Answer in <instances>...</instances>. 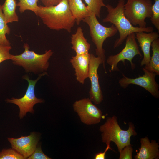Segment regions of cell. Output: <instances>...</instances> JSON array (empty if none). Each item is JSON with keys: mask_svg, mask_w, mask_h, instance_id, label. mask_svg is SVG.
<instances>
[{"mask_svg": "<svg viewBox=\"0 0 159 159\" xmlns=\"http://www.w3.org/2000/svg\"><path fill=\"white\" fill-rule=\"evenodd\" d=\"M35 14L45 25L53 30L64 29L70 33L76 23L69 9L68 0H62L52 6L39 5Z\"/></svg>", "mask_w": 159, "mask_h": 159, "instance_id": "1", "label": "cell"}, {"mask_svg": "<svg viewBox=\"0 0 159 159\" xmlns=\"http://www.w3.org/2000/svg\"><path fill=\"white\" fill-rule=\"evenodd\" d=\"M125 4L124 0H119L115 7L109 4L105 6L108 14L102 19V22L112 24L117 28L119 34V37L114 43V49L121 45L127 36L132 33L140 32L148 33L154 30L153 28L151 26L142 28L133 26L124 15Z\"/></svg>", "mask_w": 159, "mask_h": 159, "instance_id": "2", "label": "cell"}, {"mask_svg": "<svg viewBox=\"0 0 159 159\" xmlns=\"http://www.w3.org/2000/svg\"><path fill=\"white\" fill-rule=\"evenodd\" d=\"M128 125V129L123 130L119 125L116 116L107 117L105 123L99 127L102 142L106 145L110 144L111 141L113 142L120 152L125 147L131 145V137L137 135L133 124L129 122Z\"/></svg>", "mask_w": 159, "mask_h": 159, "instance_id": "3", "label": "cell"}, {"mask_svg": "<svg viewBox=\"0 0 159 159\" xmlns=\"http://www.w3.org/2000/svg\"><path fill=\"white\" fill-rule=\"evenodd\" d=\"M24 50L18 55H11L13 63L21 66L27 73L32 72L39 75L46 72L49 68V60L53 54L51 50H46L44 54H38L34 51L29 50L27 43L23 46Z\"/></svg>", "mask_w": 159, "mask_h": 159, "instance_id": "4", "label": "cell"}, {"mask_svg": "<svg viewBox=\"0 0 159 159\" xmlns=\"http://www.w3.org/2000/svg\"><path fill=\"white\" fill-rule=\"evenodd\" d=\"M97 17L94 13L91 11L89 15L82 21L89 27L90 36L96 47V54L102 60L103 68L106 72L105 64V52L103 47V43L107 38L115 35L118 30L113 24L109 27L103 26L99 22Z\"/></svg>", "mask_w": 159, "mask_h": 159, "instance_id": "5", "label": "cell"}, {"mask_svg": "<svg viewBox=\"0 0 159 159\" xmlns=\"http://www.w3.org/2000/svg\"><path fill=\"white\" fill-rule=\"evenodd\" d=\"M151 0H127L124 6L125 17L134 26L146 27L145 20L152 15Z\"/></svg>", "mask_w": 159, "mask_h": 159, "instance_id": "6", "label": "cell"}, {"mask_svg": "<svg viewBox=\"0 0 159 159\" xmlns=\"http://www.w3.org/2000/svg\"><path fill=\"white\" fill-rule=\"evenodd\" d=\"M46 72L39 75L38 78L34 80L30 79L27 75L22 77L23 79L26 80L28 82V88L24 95L20 98L11 99H6L5 101L7 103H11L17 105L19 109V117L22 118L26 113L30 112L33 113L34 111L33 109L34 105L36 104L42 103L44 100L41 99L37 98L35 94V87L37 81L42 76L47 74Z\"/></svg>", "mask_w": 159, "mask_h": 159, "instance_id": "7", "label": "cell"}, {"mask_svg": "<svg viewBox=\"0 0 159 159\" xmlns=\"http://www.w3.org/2000/svg\"><path fill=\"white\" fill-rule=\"evenodd\" d=\"M126 39L125 46L123 49L117 54L109 56L107 59L106 62L110 66L111 71H119L117 67L118 64L120 61L124 63L125 60L130 62L132 69L133 70L135 67L132 62L134 57L137 55L141 58L142 57L136 42L135 33L130 34Z\"/></svg>", "mask_w": 159, "mask_h": 159, "instance_id": "8", "label": "cell"}, {"mask_svg": "<svg viewBox=\"0 0 159 159\" xmlns=\"http://www.w3.org/2000/svg\"><path fill=\"white\" fill-rule=\"evenodd\" d=\"M74 111L80 117L81 122L87 125L99 123L102 118L101 110L93 104L89 98L76 101L73 105Z\"/></svg>", "mask_w": 159, "mask_h": 159, "instance_id": "9", "label": "cell"}, {"mask_svg": "<svg viewBox=\"0 0 159 159\" xmlns=\"http://www.w3.org/2000/svg\"><path fill=\"white\" fill-rule=\"evenodd\" d=\"M143 70L144 74L135 78H128L123 75V77L119 81L120 85L124 89L131 84L139 85L149 92L154 97L158 99L159 86L155 80L156 74L144 68H143Z\"/></svg>", "mask_w": 159, "mask_h": 159, "instance_id": "10", "label": "cell"}, {"mask_svg": "<svg viewBox=\"0 0 159 159\" xmlns=\"http://www.w3.org/2000/svg\"><path fill=\"white\" fill-rule=\"evenodd\" d=\"M102 64L101 59L90 54L88 78L90 81L91 87L89 92L90 99L95 104H99L103 100V97L100 85L97 70L100 65Z\"/></svg>", "mask_w": 159, "mask_h": 159, "instance_id": "11", "label": "cell"}, {"mask_svg": "<svg viewBox=\"0 0 159 159\" xmlns=\"http://www.w3.org/2000/svg\"><path fill=\"white\" fill-rule=\"evenodd\" d=\"M7 139L12 148L26 159L35 150L39 138V135L33 132L28 136H21L17 138H8Z\"/></svg>", "mask_w": 159, "mask_h": 159, "instance_id": "12", "label": "cell"}, {"mask_svg": "<svg viewBox=\"0 0 159 159\" xmlns=\"http://www.w3.org/2000/svg\"><path fill=\"white\" fill-rule=\"evenodd\" d=\"M90 54L76 55L70 59V62L74 69L77 80L84 84L88 78Z\"/></svg>", "mask_w": 159, "mask_h": 159, "instance_id": "13", "label": "cell"}, {"mask_svg": "<svg viewBox=\"0 0 159 159\" xmlns=\"http://www.w3.org/2000/svg\"><path fill=\"white\" fill-rule=\"evenodd\" d=\"M135 37L143 54V58L141 62V66L146 65L149 63L150 58V48L152 42L158 38V32L146 33L144 32L135 33Z\"/></svg>", "mask_w": 159, "mask_h": 159, "instance_id": "14", "label": "cell"}, {"mask_svg": "<svg viewBox=\"0 0 159 159\" xmlns=\"http://www.w3.org/2000/svg\"><path fill=\"white\" fill-rule=\"evenodd\" d=\"M140 147L138 153L134 156L135 159H158L159 158V145L154 140L150 142L147 136L140 139Z\"/></svg>", "mask_w": 159, "mask_h": 159, "instance_id": "15", "label": "cell"}, {"mask_svg": "<svg viewBox=\"0 0 159 159\" xmlns=\"http://www.w3.org/2000/svg\"><path fill=\"white\" fill-rule=\"evenodd\" d=\"M71 43L72 48L76 55L89 53L90 44L85 37L81 27H78L75 33L72 35Z\"/></svg>", "mask_w": 159, "mask_h": 159, "instance_id": "16", "label": "cell"}, {"mask_svg": "<svg viewBox=\"0 0 159 159\" xmlns=\"http://www.w3.org/2000/svg\"><path fill=\"white\" fill-rule=\"evenodd\" d=\"M69 9L77 25L89 16L91 11L82 0H68Z\"/></svg>", "mask_w": 159, "mask_h": 159, "instance_id": "17", "label": "cell"}, {"mask_svg": "<svg viewBox=\"0 0 159 159\" xmlns=\"http://www.w3.org/2000/svg\"><path fill=\"white\" fill-rule=\"evenodd\" d=\"M17 6L16 0H5L2 5L3 14L7 24L18 21L19 17L16 12Z\"/></svg>", "mask_w": 159, "mask_h": 159, "instance_id": "18", "label": "cell"}, {"mask_svg": "<svg viewBox=\"0 0 159 159\" xmlns=\"http://www.w3.org/2000/svg\"><path fill=\"white\" fill-rule=\"evenodd\" d=\"M153 52L150 60L144 68L146 69L153 72L156 75H159V39L153 41L151 45Z\"/></svg>", "mask_w": 159, "mask_h": 159, "instance_id": "19", "label": "cell"}, {"mask_svg": "<svg viewBox=\"0 0 159 159\" xmlns=\"http://www.w3.org/2000/svg\"><path fill=\"white\" fill-rule=\"evenodd\" d=\"M7 24L3 14L2 5L0 4V46L10 45L6 36L10 33V28Z\"/></svg>", "mask_w": 159, "mask_h": 159, "instance_id": "20", "label": "cell"}, {"mask_svg": "<svg viewBox=\"0 0 159 159\" xmlns=\"http://www.w3.org/2000/svg\"><path fill=\"white\" fill-rule=\"evenodd\" d=\"M38 0H19L17 6L19 7V11L21 13L28 10L35 14L38 7Z\"/></svg>", "mask_w": 159, "mask_h": 159, "instance_id": "21", "label": "cell"}, {"mask_svg": "<svg viewBox=\"0 0 159 159\" xmlns=\"http://www.w3.org/2000/svg\"><path fill=\"white\" fill-rule=\"evenodd\" d=\"M87 6L91 11L94 13L97 17L100 18L101 8L106 5L103 0H85Z\"/></svg>", "mask_w": 159, "mask_h": 159, "instance_id": "22", "label": "cell"}, {"mask_svg": "<svg viewBox=\"0 0 159 159\" xmlns=\"http://www.w3.org/2000/svg\"><path fill=\"white\" fill-rule=\"evenodd\" d=\"M24 157L15 149L4 148L0 152V159H24Z\"/></svg>", "mask_w": 159, "mask_h": 159, "instance_id": "23", "label": "cell"}, {"mask_svg": "<svg viewBox=\"0 0 159 159\" xmlns=\"http://www.w3.org/2000/svg\"><path fill=\"white\" fill-rule=\"evenodd\" d=\"M152 15L150 18L152 23L159 32V0H155L152 6Z\"/></svg>", "mask_w": 159, "mask_h": 159, "instance_id": "24", "label": "cell"}, {"mask_svg": "<svg viewBox=\"0 0 159 159\" xmlns=\"http://www.w3.org/2000/svg\"><path fill=\"white\" fill-rule=\"evenodd\" d=\"M11 48V45L0 46V64L4 61L11 59L12 54L9 51Z\"/></svg>", "mask_w": 159, "mask_h": 159, "instance_id": "25", "label": "cell"}, {"mask_svg": "<svg viewBox=\"0 0 159 159\" xmlns=\"http://www.w3.org/2000/svg\"><path fill=\"white\" fill-rule=\"evenodd\" d=\"M28 159H50L51 158L45 155L43 152L41 146L38 145L32 154L28 158Z\"/></svg>", "mask_w": 159, "mask_h": 159, "instance_id": "26", "label": "cell"}, {"mask_svg": "<svg viewBox=\"0 0 159 159\" xmlns=\"http://www.w3.org/2000/svg\"><path fill=\"white\" fill-rule=\"evenodd\" d=\"M133 148L132 145H129L124 147L120 152L119 159H132Z\"/></svg>", "mask_w": 159, "mask_h": 159, "instance_id": "27", "label": "cell"}, {"mask_svg": "<svg viewBox=\"0 0 159 159\" xmlns=\"http://www.w3.org/2000/svg\"><path fill=\"white\" fill-rule=\"evenodd\" d=\"M45 6H50L56 5L62 0H40Z\"/></svg>", "mask_w": 159, "mask_h": 159, "instance_id": "28", "label": "cell"}, {"mask_svg": "<svg viewBox=\"0 0 159 159\" xmlns=\"http://www.w3.org/2000/svg\"><path fill=\"white\" fill-rule=\"evenodd\" d=\"M107 145V147L103 152H100L96 154L94 158L95 159H105V155L107 150L109 149L112 150L110 146V144Z\"/></svg>", "mask_w": 159, "mask_h": 159, "instance_id": "29", "label": "cell"}]
</instances>
